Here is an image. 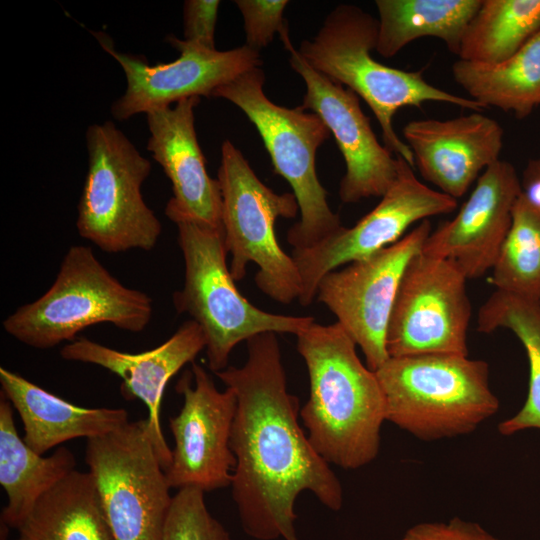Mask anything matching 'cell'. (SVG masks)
Returning a JSON list of instances; mask_svg holds the SVG:
<instances>
[{"label": "cell", "mask_w": 540, "mask_h": 540, "mask_svg": "<svg viewBox=\"0 0 540 540\" xmlns=\"http://www.w3.org/2000/svg\"><path fill=\"white\" fill-rule=\"evenodd\" d=\"M241 367L215 373L237 400L230 446L235 457L232 498L244 532L256 540H299L295 502L311 492L332 511L342 485L298 422L276 333L250 338Z\"/></svg>", "instance_id": "cell-1"}, {"label": "cell", "mask_w": 540, "mask_h": 540, "mask_svg": "<svg viewBox=\"0 0 540 540\" xmlns=\"http://www.w3.org/2000/svg\"><path fill=\"white\" fill-rule=\"evenodd\" d=\"M296 337L309 377V397L299 415L310 443L329 464L343 469L371 463L386 421L375 372L362 363L357 345L338 322H314Z\"/></svg>", "instance_id": "cell-2"}, {"label": "cell", "mask_w": 540, "mask_h": 540, "mask_svg": "<svg viewBox=\"0 0 540 540\" xmlns=\"http://www.w3.org/2000/svg\"><path fill=\"white\" fill-rule=\"evenodd\" d=\"M377 36V19L360 7L341 4L328 14L317 35L304 40L298 51L313 69L346 85L367 103L379 123L386 148L414 168L412 151L393 127L398 110L421 108L426 102L448 103L474 112L485 107L432 85L424 79L422 70L406 71L378 62L371 56Z\"/></svg>", "instance_id": "cell-3"}, {"label": "cell", "mask_w": 540, "mask_h": 540, "mask_svg": "<svg viewBox=\"0 0 540 540\" xmlns=\"http://www.w3.org/2000/svg\"><path fill=\"white\" fill-rule=\"evenodd\" d=\"M375 374L386 421L423 441L469 434L499 409L484 360L456 354L390 357Z\"/></svg>", "instance_id": "cell-4"}, {"label": "cell", "mask_w": 540, "mask_h": 540, "mask_svg": "<svg viewBox=\"0 0 540 540\" xmlns=\"http://www.w3.org/2000/svg\"><path fill=\"white\" fill-rule=\"evenodd\" d=\"M173 222L185 264L184 285L173 294V304L201 327L211 371L226 369L242 341L267 332L297 336L315 322L311 316L264 311L240 293L227 265L223 227L185 218Z\"/></svg>", "instance_id": "cell-5"}, {"label": "cell", "mask_w": 540, "mask_h": 540, "mask_svg": "<svg viewBox=\"0 0 540 540\" xmlns=\"http://www.w3.org/2000/svg\"><path fill=\"white\" fill-rule=\"evenodd\" d=\"M153 301L126 287L84 245L71 246L50 288L3 321L19 342L49 349L74 341L82 330L100 323L139 333L150 323Z\"/></svg>", "instance_id": "cell-6"}, {"label": "cell", "mask_w": 540, "mask_h": 540, "mask_svg": "<svg viewBox=\"0 0 540 540\" xmlns=\"http://www.w3.org/2000/svg\"><path fill=\"white\" fill-rule=\"evenodd\" d=\"M264 80L256 67L219 86L211 97L232 102L256 127L275 173L288 181L297 200L300 220L289 229L287 240L293 250H303L343 227L329 207L315 167L317 150L331 133L317 114L272 102L263 91Z\"/></svg>", "instance_id": "cell-7"}, {"label": "cell", "mask_w": 540, "mask_h": 540, "mask_svg": "<svg viewBox=\"0 0 540 540\" xmlns=\"http://www.w3.org/2000/svg\"><path fill=\"white\" fill-rule=\"evenodd\" d=\"M85 138L88 171L77 207L79 235L110 254L153 249L162 225L141 191L150 161L112 121L90 125Z\"/></svg>", "instance_id": "cell-8"}, {"label": "cell", "mask_w": 540, "mask_h": 540, "mask_svg": "<svg viewBox=\"0 0 540 540\" xmlns=\"http://www.w3.org/2000/svg\"><path fill=\"white\" fill-rule=\"evenodd\" d=\"M217 180L233 279L242 280L248 264L255 263L258 271L254 281L265 295L281 304L298 300L302 284L297 265L292 255L280 247L275 234L279 217L297 215L299 206L294 194H277L266 186L229 140L221 146Z\"/></svg>", "instance_id": "cell-9"}, {"label": "cell", "mask_w": 540, "mask_h": 540, "mask_svg": "<svg viewBox=\"0 0 540 540\" xmlns=\"http://www.w3.org/2000/svg\"><path fill=\"white\" fill-rule=\"evenodd\" d=\"M85 461L115 540H163L173 495L147 419L87 439Z\"/></svg>", "instance_id": "cell-10"}, {"label": "cell", "mask_w": 540, "mask_h": 540, "mask_svg": "<svg viewBox=\"0 0 540 540\" xmlns=\"http://www.w3.org/2000/svg\"><path fill=\"white\" fill-rule=\"evenodd\" d=\"M467 278L452 262L421 251L407 264L388 323L389 357L468 356L472 308Z\"/></svg>", "instance_id": "cell-11"}, {"label": "cell", "mask_w": 540, "mask_h": 540, "mask_svg": "<svg viewBox=\"0 0 540 540\" xmlns=\"http://www.w3.org/2000/svg\"><path fill=\"white\" fill-rule=\"evenodd\" d=\"M431 231L429 219L423 220L396 243L329 272L318 284L315 299L336 316L374 372L390 358L387 328L404 270Z\"/></svg>", "instance_id": "cell-12"}, {"label": "cell", "mask_w": 540, "mask_h": 540, "mask_svg": "<svg viewBox=\"0 0 540 540\" xmlns=\"http://www.w3.org/2000/svg\"><path fill=\"white\" fill-rule=\"evenodd\" d=\"M393 184L369 213L350 228L342 227L329 238L303 250H293L302 291V306L316 298L321 279L340 266L368 258L399 241L414 223L453 212L457 199L432 189L416 177L413 167L397 156Z\"/></svg>", "instance_id": "cell-13"}, {"label": "cell", "mask_w": 540, "mask_h": 540, "mask_svg": "<svg viewBox=\"0 0 540 540\" xmlns=\"http://www.w3.org/2000/svg\"><path fill=\"white\" fill-rule=\"evenodd\" d=\"M92 34L126 77L124 94L111 105V114L118 121L172 106L185 98L211 97L219 86L262 64L259 51L245 44L218 51L168 35L166 41L180 56L172 62L150 65L142 56L117 50L106 33Z\"/></svg>", "instance_id": "cell-14"}, {"label": "cell", "mask_w": 540, "mask_h": 540, "mask_svg": "<svg viewBox=\"0 0 540 540\" xmlns=\"http://www.w3.org/2000/svg\"><path fill=\"white\" fill-rule=\"evenodd\" d=\"M175 388L183 396V406L169 419L175 441L165 470L170 488L210 492L230 486L235 466L230 446L237 406L234 392L220 391L194 362Z\"/></svg>", "instance_id": "cell-15"}, {"label": "cell", "mask_w": 540, "mask_h": 540, "mask_svg": "<svg viewBox=\"0 0 540 540\" xmlns=\"http://www.w3.org/2000/svg\"><path fill=\"white\" fill-rule=\"evenodd\" d=\"M290 54L289 62L304 80L301 108L317 114L335 138L346 165L339 185L344 203L382 197L396 179L397 156L382 145L364 114L358 96L306 63L289 38L287 26L279 33Z\"/></svg>", "instance_id": "cell-16"}, {"label": "cell", "mask_w": 540, "mask_h": 540, "mask_svg": "<svg viewBox=\"0 0 540 540\" xmlns=\"http://www.w3.org/2000/svg\"><path fill=\"white\" fill-rule=\"evenodd\" d=\"M521 192L514 166L499 159L479 176L455 217L431 231L421 252L452 262L467 279L480 278L498 258Z\"/></svg>", "instance_id": "cell-17"}, {"label": "cell", "mask_w": 540, "mask_h": 540, "mask_svg": "<svg viewBox=\"0 0 540 540\" xmlns=\"http://www.w3.org/2000/svg\"><path fill=\"white\" fill-rule=\"evenodd\" d=\"M420 175L455 199L499 160L504 130L481 112L447 120L418 119L402 130Z\"/></svg>", "instance_id": "cell-18"}, {"label": "cell", "mask_w": 540, "mask_h": 540, "mask_svg": "<svg viewBox=\"0 0 540 540\" xmlns=\"http://www.w3.org/2000/svg\"><path fill=\"white\" fill-rule=\"evenodd\" d=\"M201 327L193 320L185 321L161 345L142 353L131 354L81 337L60 350L64 360L94 364L121 378V393L127 399L138 398L148 410V426L152 442L163 468L172 460L160 425V407L169 380L186 364L193 363L205 349Z\"/></svg>", "instance_id": "cell-19"}, {"label": "cell", "mask_w": 540, "mask_h": 540, "mask_svg": "<svg viewBox=\"0 0 540 540\" xmlns=\"http://www.w3.org/2000/svg\"><path fill=\"white\" fill-rule=\"evenodd\" d=\"M199 102L200 97L185 98L147 113V150L172 184L166 216L172 222L185 218L223 227L220 185L208 175L194 125Z\"/></svg>", "instance_id": "cell-20"}, {"label": "cell", "mask_w": 540, "mask_h": 540, "mask_svg": "<svg viewBox=\"0 0 540 540\" xmlns=\"http://www.w3.org/2000/svg\"><path fill=\"white\" fill-rule=\"evenodd\" d=\"M0 384L22 420L23 440L41 455L66 441L103 436L129 422L123 408L77 406L4 367Z\"/></svg>", "instance_id": "cell-21"}, {"label": "cell", "mask_w": 540, "mask_h": 540, "mask_svg": "<svg viewBox=\"0 0 540 540\" xmlns=\"http://www.w3.org/2000/svg\"><path fill=\"white\" fill-rule=\"evenodd\" d=\"M12 405L0 398V484L8 502L1 522L18 529L40 498L76 467L75 455L65 447L50 456L32 450L17 432Z\"/></svg>", "instance_id": "cell-22"}, {"label": "cell", "mask_w": 540, "mask_h": 540, "mask_svg": "<svg viewBox=\"0 0 540 540\" xmlns=\"http://www.w3.org/2000/svg\"><path fill=\"white\" fill-rule=\"evenodd\" d=\"M17 540H115L89 471L73 470L36 503Z\"/></svg>", "instance_id": "cell-23"}, {"label": "cell", "mask_w": 540, "mask_h": 540, "mask_svg": "<svg viewBox=\"0 0 540 540\" xmlns=\"http://www.w3.org/2000/svg\"><path fill=\"white\" fill-rule=\"evenodd\" d=\"M482 0H376L378 36L375 50L390 58L414 40L434 37L459 54L467 25Z\"/></svg>", "instance_id": "cell-24"}, {"label": "cell", "mask_w": 540, "mask_h": 540, "mask_svg": "<svg viewBox=\"0 0 540 540\" xmlns=\"http://www.w3.org/2000/svg\"><path fill=\"white\" fill-rule=\"evenodd\" d=\"M455 82L485 108L528 117L540 105V31L508 59L483 64L458 59Z\"/></svg>", "instance_id": "cell-25"}, {"label": "cell", "mask_w": 540, "mask_h": 540, "mask_svg": "<svg viewBox=\"0 0 540 540\" xmlns=\"http://www.w3.org/2000/svg\"><path fill=\"white\" fill-rule=\"evenodd\" d=\"M511 330L525 348L529 362V387L523 407L502 421L498 430L509 436L525 429H540V308L539 303L495 290L480 307L477 331Z\"/></svg>", "instance_id": "cell-26"}, {"label": "cell", "mask_w": 540, "mask_h": 540, "mask_svg": "<svg viewBox=\"0 0 540 540\" xmlns=\"http://www.w3.org/2000/svg\"><path fill=\"white\" fill-rule=\"evenodd\" d=\"M540 31V0H482L462 37L461 60L494 64Z\"/></svg>", "instance_id": "cell-27"}, {"label": "cell", "mask_w": 540, "mask_h": 540, "mask_svg": "<svg viewBox=\"0 0 540 540\" xmlns=\"http://www.w3.org/2000/svg\"><path fill=\"white\" fill-rule=\"evenodd\" d=\"M490 282L496 290L540 301V207L523 192L514 204L511 226Z\"/></svg>", "instance_id": "cell-28"}, {"label": "cell", "mask_w": 540, "mask_h": 540, "mask_svg": "<svg viewBox=\"0 0 540 540\" xmlns=\"http://www.w3.org/2000/svg\"><path fill=\"white\" fill-rule=\"evenodd\" d=\"M204 495L205 492L197 488L177 490L163 540H232L224 526L209 512Z\"/></svg>", "instance_id": "cell-29"}, {"label": "cell", "mask_w": 540, "mask_h": 540, "mask_svg": "<svg viewBox=\"0 0 540 540\" xmlns=\"http://www.w3.org/2000/svg\"><path fill=\"white\" fill-rule=\"evenodd\" d=\"M287 0H237L246 35L245 45L259 51L268 46L286 26L283 18Z\"/></svg>", "instance_id": "cell-30"}, {"label": "cell", "mask_w": 540, "mask_h": 540, "mask_svg": "<svg viewBox=\"0 0 540 540\" xmlns=\"http://www.w3.org/2000/svg\"><path fill=\"white\" fill-rule=\"evenodd\" d=\"M218 0H186L184 2V40L214 50Z\"/></svg>", "instance_id": "cell-31"}, {"label": "cell", "mask_w": 540, "mask_h": 540, "mask_svg": "<svg viewBox=\"0 0 540 540\" xmlns=\"http://www.w3.org/2000/svg\"><path fill=\"white\" fill-rule=\"evenodd\" d=\"M400 540H499L476 522L454 517L447 522H424L409 528Z\"/></svg>", "instance_id": "cell-32"}, {"label": "cell", "mask_w": 540, "mask_h": 540, "mask_svg": "<svg viewBox=\"0 0 540 540\" xmlns=\"http://www.w3.org/2000/svg\"><path fill=\"white\" fill-rule=\"evenodd\" d=\"M528 169H530L531 171L537 173L538 175H540V157L539 158H536V159H533L531 160L527 167Z\"/></svg>", "instance_id": "cell-33"}, {"label": "cell", "mask_w": 540, "mask_h": 540, "mask_svg": "<svg viewBox=\"0 0 540 540\" xmlns=\"http://www.w3.org/2000/svg\"><path fill=\"white\" fill-rule=\"evenodd\" d=\"M539 308H540V301H539Z\"/></svg>", "instance_id": "cell-34"}]
</instances>
